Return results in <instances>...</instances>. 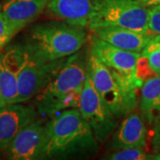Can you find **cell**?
<instances>
[{
  "label": "cell",
  "instance_id": "d6986e66",
  "mask_svg": "<svg viewBox=\"0 0 160 160\" xmlns=\"http://www.w3.org/2000/svg\"><path fill=\"white\" fill-rule=\"evenodd\" d=\"M16 35L5 15L0 11V52Z\"/></svg>",
  "mask_w": 160,
  "mask_h": 160
},
{
  "label": "cell",
  "instance_id": "4fadbf2b",
  "mask_svg": "<svg viewBox=\"0 0 160 160\" xmlns=\"http://www.w3.org/2000/svg\"><path fill=\"white\" fill-rule=\"evenodd\" d=\"M147 129L143 118L131 112L126 115L113 134L110 147L113 150L127 148L144 149L146 146Z\"/></svg>",
  "mask_w": 160,
  "mask_h": 160
},
{
  "label": "cell",
  "instance_id": "ba28073f",
  "mask_svg": "<svg viewBox=\"0 0 160 160\" xmlns=\"http://www.w3.org/2000/svg\"><path fill=\"white\" fill-rule=\"evenodd\" d=\"M46 121L36 118L25 126L4 151L11 160L46 158Z\"/></svg>",
  "mask_w": 160,
  "mask_h": 160
},
{
  "label": "cell",
  "instance_id": "6da1fadb",
  "mask_svg": "<svg viewBox=\"0 0 160 160\" xmlns=\"http://www.w3.org/2000/svg\"><path fill=\"white\" fill-rule=\"evenodd\" d=\"M87 74V56L76 52L65 58L34 97L38 115L52 117L67 109H78Z\"/></svg>",
  "mask_w": 160,
  "mask_h": 160
},
{
  "label": "cell",
  "instance_id": "9c48e42d",
  "mask_svg": "<svg viewBox=\"0 0 160 160\" xmlns=\"http://www.w3.org/2000/svg\"><path fill=\"white\" fill-rule=\"evenodd\" d=\"M92 53L108 68L122 75L140 88L143 83L136 78V66L141 52H130L118 48L92 35L90 50Z\"/></svg>",
  "mask_w": 160,
  "mask_h": 160
},
{
  "label": "cell",
  "instance_id": "30bf717a",
  "mask_svg": "<svg viewBox=\"0 0 160 160\" xmlns=\"http://www.w3.org/2000/svg\"><path fill=\"white\" fill-rule=\"evenodd\" d=\"M98 6L99 0H49L46 10L58 21L88 28Z\"/></svg>",
  "mask_w": 160,
  "mask_h": 160
},
{
  "label": "cell",
  "instance_id": "cb8c5ba5",
  "mask_svg": "<svg viewBox=\"0 0 160 160\" xmlns=\"http://www.w3.org/2000/svg\"><path fill=\"white\" fill-rule=\"evenodd\" d=\"M2 2H3V0H0V7H1V5H2Z\"/></svg>",
  "mask_w": 160,
  "mask_h": 160
},
{
  "label": "cell",
  "instance_id": "ac0fdd59",
  "mask_svg": "<svg viewBox=\"0 0 160 160\" xmlns=\"http://www.w3.org/2000/svg\"><path fill=\"white\" fill-rule=\"evenodd\" d=\"M107 159L111 160H146L149 159V155L143 149L127 148L115 150L108 156Z\"/></svg>",
  "mask_w": 160,
  "mask_h": 160
},
{
  "label": "cell",
  "instance_id": "277c9868",
  "mask_svg": "<svg viewBox=\"0 0 160 160\" xmlns=\"http://www.w3.org/2000/svg\"><path fill=\"white\" fill-rule=\"evenodd\" d=\"M87 71L103 102L118 118L135 109L139 86L108 68L90 52L87 55Z\"/></svg>",
  "mask_w": 160,
  "mask_h": 160
},
{
  "label": "cell",
  "instance_id": "2e32d148",
  "mask_svg": "<svg viewBox=\"0 0 160 160\" xmlns=\"http://www.w3.org/2000/svg\"><path fill=\"white\" fill-rule=\"evenodd\" d=\"M140 109L142 118L149 125L160 120V75H156L141 86Z\"/></svg>",
  "mask_w": 160,
  "mask_h": 160
},
{
  "label": "cell",
  "instance_id": "e0dca14e",
  "mask_svg": "<svg viewBox=\"0 0 160 160\" xmlns=\"http://www.w3.org/2000/svg\"><path fill=\"white\" fill-rule=\"evenodd\" d=\"M149 67L156 74L160 75V35H153L141 52Z\"/></svg>",
  "mask_w": 160,
  "mask_h": 160
},
{
  "label": "cell",
  "instance_id": "7402d4cb",
  "mask_svg": "<svg viewBox=\"0 0 160 160\" xmlns=\"http://www.w3.org/2000/svg\"><path fill=\"white\" fill-rule=\"evenodd\" d=\"M135 1H137L139 4L147 8H150L152 6H158L160 4V0H135Z\"/></svg>",
  "mask_w": 160,
  "mask_h": 160
},
{
  "label": "cell",
  "instance_id": "ffe728a7",
  "mask_svg": "<svg viewBox=\"0 0 160 160\" xmlns=\"http://www.w3.org/2000/svg\"><path fill=\"white\" fill-rule=\"evenodd\" d=\"M148 29L150 35H160V4L149 8Z\"/></svg>",
  "mask_w": 160,
  "mask_h": 160
},
{
  "label": "cell",
  "instance_id": "5bb4252c",
  "mask_svg": "<svg viewBox=\"0 0 160 160\" xmlns=\"http://www.w3.org/2000/svg\"><path fill=\"white\" fill-rule=\"evenodd\" d=\"M92 35L118 48L141 52L153 35H146L118 27H95L90 29Z\"/></svg>",
  "mask_w": 160,
  "mask_h": 160
},
{
  "label": "cell",
  "instance_id": "3957f363",
  "mask_svg": "<svg viewBox=\"0 0 160 160\" xmlns=\"http://www.w3.org/2000/svg\"><path fill=\"white\" fill-rule=\"evenodd\" d=\"M46 122V158L97 149V140L78 109H67Z\"/></svg>",
  "mask_w": 160,
  "mask_h": 160
},
{
  "label": "cell",
  "instance_id": "7a4b0ae2",
  "mask_svg": "<svg viewBox=\"0 0 160 160\" xmlns=\"http://www.w3.org/2000/svg\"><path fill=\"white\" fill-rule=\"evenodd\" d=\"M87 39V34L82 27L52 21L30 27L23 45L35 58L48 62L78 52Z\"/></svg>",
  "mask_w": 160,
  "mask_h": 160
},
{
  "label": "cell",
  "instance_id": "8992f818",
  "mask_svg": "<svg viewBox=\"0 0 160 160\" xmlns=\"http://www.w3.org/2000/svg\"><path fill=\"white\" fill-rule=\"evenodd\" d=\"M148 20L149 8L135 0H99L97 11L88 29L110 26L150 35Z\"/></svg>",
  "mask_w": 160,
  "mask_h": 160
},
{
  "label": "cell",
  "instance_id": "52a82bcc",
  "mask_svg": "<svg viewBox=\"0 0 160 160\" xmlns=\"http://www.w3.org/2000/svg\"><path fill=\"white\" fill-rule=\"evenodd\" d=\"M78 109L90 126L98 142H104L118 126V118L103 102L92 85L88 71L80 94Z\"/></svg>",
  "mask_w": 160,
  "mask_h": 160
},
{
  "label": "cell",
  "instance_id": "603a6c76",
  "mask_svg": "<svg viewBox=\"0 0 160 160\" xmlns=\"http://www.w3.org/2000/svg\"><path fill=\"white\" fill-rule=\"evenodd\" d=\"M149 159L160 160V151H158V152H155V154L153 155H149Z\"/></svg>",
  "mask_w": 160,
  "mask_h": 160
},
{
  "label": "cell",
  "instance_id": "7c38bea8",
  "mask_svg": "<svg viewBox=\"0 0 160 160\" xmlns=\"http://www.w3.org/2000/svg\"><path fill=\"white\" fill-rule=\"evenodd\" d=\"M49 0H3L0 11L14 32L26 28L46 10Z\"/></svg>",
  "mask_w": 160,
  "mask_h": 160
},
{
  "label": "cell",
  "instance_id": "8fae6325",
  "mask_svg": "<svg viewBox=\"0 0 160 160\" xmlns=\"http://www.w3.org/2000/svg\"><path fill=\"white\" fill-rule=\"evenodd\" d=\"M38 118L35 106L22 103L0 108V151H5L20 132Z\"/></svg>",
  "mask_w": 160,
  "mask_h": 160
},
{
  "label": "cell",
  "instance_id": "5b68a950",
  "mask_svg": "<svg viewBox=\"0 0 160 160\" xmlns=\"http://www.w3.org/2000/svg\"><path fill=\"white\" fill-rule=\"evenodd\" d=\"M18 78V103H23L34 98L46 86L55 69L65 58L44 62L35 58L24 46H12Z\"/></svg>",
  "mask_w": 160,
  "mask_h": 160
},
{
  "label": "cell",
  "instance_id": "9a60e30c",
  "mask_svg": "<svg viewBox=\"0 0 160 160\" xmlns=\"http://www.w3.org/2000/svg\"><path fill=\"white\" fill-rule=\"evenodd\" d=\"M18 78L12 46L0 52V108L18 103Z\"/></svg>",
  "mask_w": 160,
  "mask_h": 160
},
{
  "label": "cell",
  "instance_id": "44dd1931",
  "mask_svg": "<svg viewBox=\"0 0 160 160\" xmlns=\"http://www.w3.org/2000/svg\"><path fill=\"white\" fill-rule=\"evenodd\" d=\"M151 145L154 152L160 151V120L154 125L151 137Z\"/></svg>",
  "mask_w": 160,
  "mask_h": 160
}]
</instances>
